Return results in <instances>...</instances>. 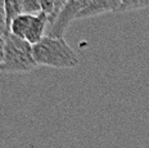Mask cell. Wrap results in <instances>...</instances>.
Returning a JSON list of instances; mask_svg holds the SVG:
<instances>
[{"label": "cell", "mask_w": 149, "mask_h": 148, "mask_svg": "<svg viewBox=\"0 0 149 148\" xmlns=\"http://www.w3.org/2000/svg\"><path fill=\"white\" fill-rule=\"evenodd\" d=\"M33 58L37 66L53 68H74L79 64V57L63 38L45 36L33 45Z\"/></svg>", "instance_id": "6da1fadb"}, {"label": "cell", "mask_w": 149, "mask_h": 148, "mask_svg": "<svg viewBox=\"0 0 149 148\" xmlns=\"http://www.w3.org/2000/svg\"><path fill=\"white\" fill-rule=\"evenodd\" d=\"M37 63L33 58V45L27 40L8 34L4 44V62L1 73H24L35 70Z\"/></svg>", "instance_id": "7a4b0ae2"}, {"label": "cell", "mask_w": 149, "mask_h": 148, "mask_svg": "<svg viewBox=\"0 0 149 148\" xmlns=\"http://www.w3.org/2000/svg\"><path fill=\"white\" fill-rule=\"evenodd\" d=\"M91 0H68L61 9L58 16L52 23H49L46 36L50 38H63L68 26L76 20H81V14L88 9Z\"/></svg>", "instance_id": "3957f363"}, {"label": "cell", "mask_w": 149, "mask_h": 148, "mask_svg": "<svg viewBox=\"0 0 149 148\" xmlns=\"http://www.w3.org/2000/svg\"><path fill=\"white\" fill-rule=\"evenodd\" d=\"M46 26H49V16L45 13H39L35 14L31 21V24L29 27V31L26 34V39L30 44L35 45L39 41H41L42 39L45 38V32L48 31L46 30Z\"/></svg>", "instance_id": "277c9868"}, {"label": "cell", "mask_w": 149, "mask_h": 148, "mask_svg": "<svg viewBox=\"0 0 149 148\" xmlns=\"http://www.w3.org/2000/svg\"><path fill=\"white\" fill-rule=\"evenodd\" d=\"M33 18V14H19L12 21L9 26V34L17 36L19 39H26V34L29 31V27L31 24V21Z\"/></svg>", "instance_id": "5b68a950"}, {"label": "cell", "mask_w": 149, "mask_h": 148, "mask_svg": "<svg viewBox=\"0 0 149 148\" xmlns=\"http://www.w3.org/2000/svg\"><path fill=\"white\" fill-rule=\"evenodd\" d=\"M5 1V12H7V22L8 27L10 26L12 21L15 17L23 13V0H4Z\"/></svg>", "instance_id": "8992f818"}, {"label": "cell", "mask_w": 149, "mask_h": 148, "mask_svg": "<svg viewBox=\"0 0 149 148\" xmlns=\"http://www.w3.org/2000/svg\"><path fill=\"white\" fill-rule=\"evenodd\" d=\"M144 8H149V0H121L117 13L139 10Z\"/></svg>", "instance_id": "52a82bcc"}, {"label": "cell", "mask_w": 149, "mask_h": 148, "mask_svg": "<svg viewBox=\"0 0 149 148\" xmlns=\"http://www.w3.org/2000/svg\"><path fill=\"white\" fill-rule=\"evenodd\" d=\"M24 14H39L41 13V0H23Z\"/></svg>", "instance_id": "ba28073f"}, {"label": "cell", "mask_w": 149, "mask_h": 148, "mask_svg": "<svg viewBox=\"0 0 149 148\" xmlns=\"http://www.w3.org/2000/svg\"><path fill=\"white\" fill-rule=\"evenodd\" d=\"M9 34V27L7 22V12H5V1L0 0V36L5 38Z\"/></svg>", "instance_id": "9c48e42d"}, {"label": "cell", "mask_w": 149, "mask_h": 148, "mask_svg": "<svg viewBox=\"0 0 149 148\" xmlns=\"http://www.w3.org/2000/svg\"><path fill=\"white\" fill-rule=\"evenodd\" d=\"M55 8L54 4V0H41V12L45 14H48L49 17L53 14Z\"/></svg>", "instance_id": "30bf717a"}, {"label": "cell", "mask_w": 149, "mask_h": 148, "mask_svg": "<svg viewBox=\"0 0 149 148\" xmlns=\"http://www.w3.org/2000/svg\"><path fill=\"white\" fill-rule=\"evenodd\" d=\"M68 1V0H54V4H55V8H54V12L50 17H49V23H52L53 21L55 20V17L58 16V13L61 12V9L64 7V4ZM49 27V26H48Z\"/></svg>", "instance_id": "8fae6325"}, {"label": "cell", "mask_w": 149, "mask_h": 148, "mask_svg": "<svg viewBox=\"0 0 149 148\" xmlns=\"http://www.w3.org/2000/svg\"><path fill=\"white\" fill-rule=\"evenodd\" d=\"M4 44H5V38L0 36V73H1L3 62H4Z\"/></svg>", "instance_id": "7c38bea8"}]
</instances>
